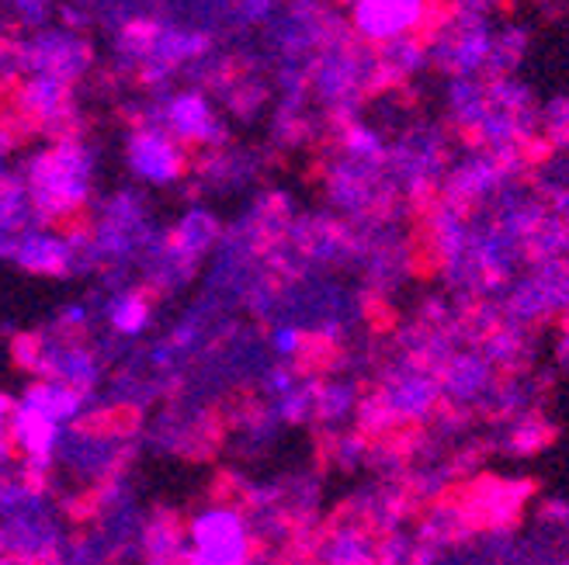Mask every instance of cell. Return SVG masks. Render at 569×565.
I'll use <instances>...</instances> for the list:
<instances>
[{
	"label": "cell",
	"mask_w": 569,
	"mask_h": 565,
	"mask_svg": "<svg viewBox=\"0 0 569 565\" xmlns=\"http://www.w3.org/2000/svg\"><path fill=\"white\" fill-rule=\"evenodd\" d=\"M448 171V139L438 125L407 129L386 153V178L392 191L413 205H431Z\"/></svg>",
	"instance_id": "cell-8"
},
{
	"label": "cell",
	"mask_w": 569,
	"mask_h": 565,
	"mask_svg": "<svg viewBox=\"0 0 569 565\" xmlns=\"http://www.w3.org/2000/svg\"><path fill=\"white\" fill-rule=\"evenodd\" d=\"M542 524L559 527L562 534L569 531V503L566 500H546L542 503Z\"/></svg>",
	"instance_id": "cell-45"
},
{
	"label": "cell",
	"mask_w": 569,
	"mask_h": 565,
	"mask_svg": "<svg viewBox=\"0 0 569 565\" xmlns=\"http://www.w3.org/2000/svg\"><path fill=\"white\" fill-rule=\"evenodd\" d=\"M337 153L348 157V160H358V163L386 167L389 143H386V135L376 125L355 119V122L337 125Z\"/></svg>",
	"instance_id": "cell-33"
},
{
	"label": "cell",
	"mask_w": 569,
	"mask_h": 565,
	"mask_svg": "<svg viewBox=\"0 0 569 565\" xmlns=\"http://www.w3.org/2000/svg\"><path fill=\"white\" fill-rule=\"evenodd\" d=\"M472 521L466 514V506L462 503H448V500H438L431 503L423 511L417 531H413V538L427 548H435V552H445V548H455V545H462L469 534H472Z\"/></svg>",
	"instance_id": "cell-25"
},
{
	"label": "cell",
	"mask_w": 569,
	"mask_h": 565,
	"mask_svg": "<svg viewBox=\"0 0 569 565\" xmlns=\"http://www.w3.org/2000/svg\"><path fill=\"white\" fill-rule=\"evenodd\" d=\"M11 115L14 122L8 129H39L49 139L77 135V104L73 88L52 77H18L11 91Z\"/></svg>",
	"instance_id": "cell-15"
},
{
	"label": "cell",
	"mask_w": 569,
	"mask_h": 565,
	"mask_svg": "<svg viewBox=\"0 0 569 565\" xmlns=\"http://www.w3.org/2000/svg\"><path fill=\"white\" fill-rule=\"evenodd\" d=\"M497 369L482 357L476 347L455 351L441 369H438V385H441V403L455 410H476L497 385Z\"/></svg>",
	"instance_id": "cell-19"
},
{
	"label": "cell",
	"mask_w": 569,
	"mask_h": 565,
	"mask_svg": "<svg viewBox=\"0 0 569 565\" xmlns=\"http://www.w3.org/2000/svg\"><path fill=\"white\" fill-rule=\"evenodd\" d=\"M39 351H42V330H24V333L11 336V361H14V369L32 375L36 364H39Z\"/></svg>",
	"instance_id": "cell-44"
},
{
	"label": "cell",
	"mask_w": 569,
	"mask_h": 565,
	"mask_svg": "<svg viewBox=\"0 0 569 565\" xmlns=\"http://www.w3.org/2000/svg\"><path fill=\"white\" fill-rule=\"evenodd\" d=\"M309 101H317L333 125L358 119V108L368 94L379 91L376 49L361 46L351 32L333 39L306 70Z\"/></svg>",
	"instance_id": "cell-4"
},
{
	"label": "cell",
	"mask_w": 569,
	"mask_h": 565,
	"mask_svg": "<svg viewBox=\"0 0 569 565\" xmlns=\"http://www.w3.org/2000/svg\"><path fill=\"white\" fill-rule=\"evenodd\" d=\"M264 347H268V357H271V361L299 364V369H302V361H309V354L327 351L323 344L309 341V333H302V330L292 326V323H281V320H274V323L268 326V333H264Z\"/></svg>",
	"instance_id": "cell-37"
},
{
	"label": "cell",
	"mask_w": 569,
	"mask_h": 565,
	"mask_svg": "<svg viewBox=\"0 0 569 565\" xmlns=\"http://www.w3.org/2000/svg\"><path fill=\"white\" fill-rule=\"evenodd\" d=\"M98 323V305L88 299H73L63 302L60 313H56V333H67V336H88V330Z\"/></svg>",
	"instance_id": "cell-41"
},
{
	"label": "cell",
	"mask_w": 569,
	"mask_h": 565,
	"mask_svg": "<svg viewBox=\"0 0 569 565\" xmlns=\"http://www.w3.org/2000/svg\"><path fill=\"white\" fill-rule=\"evenodd\" d=\"M14 56L21 77H52L70 83V88L94 67V46L88 42V36L63 24H46L39 32H28L21 42H14Z\"/></svg>",
	"instance_id": "cell-12"
},
{
	"label": "cell",
	"mask_w": 569,
	"mask_h": 565,
	"mask_svg": "<svg viewBox=\"0 0 569 565\" xmlns=\"http://www.w3.org/2000/svg\"><path fill=\"white\" fill-rule=\"evenodd\" d=\"M330 462L345 472H355L368 462V451H372V441L361 437L358 431H337L330 441Z\"/></svg>",
	"instance_id": "cell-40"
},
{
	"label": "cell",
	"mask_w": 569,
	"mask_h": 565,
	"mask_svg": "<svg viewBox=\"0 0 569 565\" xmlns=\"http://www.w3.org/2000/svg\"><path fill=\"white\" fill-rule=\"evenodd\" d=\"M427 67V42L423 36H410V39H396L376 49V70H379V91L396 88V83H407L417 73H423Z\"/></svg>",
	"instance_id": "cell-27"
},
{
	"label": "cell",
	"mask_w": 569,
	"mask_h": 565,
	"mask_svg": "<svg viewBox=\"0 0 569 565\" xmlns=\"http://www.w3.org/2000/svg\"><path fill=\"white\" fill-rule=\"evenodd\" d=\"M552 441V423L542 420L535 410L525 413V416H515V420H507V427H503V437H500V447L507 451V455H515V458H531L538 455L546 444Z\"/></svg>",
	"instance_id": "cell-35"
},
{
	"label": "cell",
	"mask_w": 569,
	"mask_h": 565,
	"mask_svg": "<svg viewBox=\"0 0 569 565\" xmlns=\"http://www.w3.org/2000/svg\"><path fill=\"white\" fill-rule=\"evenodd\" d=\"M36 222L39 219H36L24 181L8 163H0V240L18 236L21 230H28V225H36Z\"/></svg>",
	"instance_id": "cell-31"
},
{
	"label": "cell",
	"mask_w": 569,
	"mask_h": 565,
	"mask_svg": "<svg viewBox=\"0 0 569 565\" xmlns=\"http://www.w3.org/2000/svg\"><path fill=\"white\" fill-rule=\"evenodd\" d=\"M417 558V538L410 531H389L376 538V562L379 565H413Z\"/></svg>",
	"instance_id": "cell-42"
},
{
	"label": "cell",
	"mask_w": 569,
	"mask_h": 565,
	"mask_svg": "<svg viewBox=\"0 0 569 565\" xmlns=\"http://www.w3.org/2000/svg\"><path fill=\"white\" fill-rule=\"evenodd\" d=\"M11 406L14 400L8 392H0V462H11V441H8V423H11Z\"/></svg>",
	"instance_id": "cell-47"
},
{
	"label": "cell",
	"mask_w": 569,
	"mask_h": 565,
	"mask_svg": "<svg viewBox=\"0 0 569 565\" xmlns=\"http://www.w3.org/2000/svg\"><path fill=\"white\" fill-rule=\"evenodd\" d=\"M83 225H88L91 271L122 274V278H129V271L139 268L142 253H147V246L160 233L147 194H139L136 188H122L101 198L94 215L83 219Z\"/></svg>",
	"instance_id": "cell-2"
},
{
	"label": "cell",
	"mask_w": 569,
	"mask_h": 565,
	"mask_svg": "<svg viewBox=\"0 0 569 565\" xmlns=\"http://www.w3.org/2000/svg\"><path fill=\"white\" fill-rule=\"evenodd\" d=\"M348 565H379L376 558H365V562H348Z\"/></svg>",
	"instance_id": "cell-49"
},
{
	"label": "cell",
	"mask_w": 569,
	"mask_h": 565,
	"mask_svg": "<svg viewBox=\"0 0 569 565\" xmlns=\"http://www.w3.org/2000/svg\"><path fill=\"white\" fill-rule=\"evenodd\" d=\"M382 413L389 416L392 431H410L431 423L435 413L441 410V385L438 372L423 369V364L400 357L386 364V372L379 375V389L372 392Z\"/></svg>",
	"instance_id": "cell-10"
},
{
	"label": "cell",
	"mask_w": 569,
	"mask_h": 565,
	"mask_svg": "<svg viewBox=\"0 0 569 565\" xmlns=\"http://www.w3.org/2000/svg\"><path fill=\"white\" fill-rule=\"evenodd\" d=\"M441 18V0H351L348 4V32L379 49L396 39H410L431 32Z\"/></svg>",
	"instance_id": "cell-13"
},
{
	"label": "cell",
	"mask_w": 569,
	"mask_h": 565,
	"mask_svg": "<svg viewBox=\"0 0 569 565\" xmlns=\"http://www.w3.org/2000/svg\"><path fill=\"white\" fill-rule=\"evenodd\" d=\"M88 4H116V0H88Z\"/></svg>",
	"instance_id": "cell-50"
},
{
	"label": "cell",
	"mask_w": 569,
	"mask_h": 565,
	"mask_svg": "<svg viewBox=\"0 0 569 565\" xmlns=\"http://www.w3.org/2000/svg\"><path fill=\"white\" fill-rule=\"evenodd\" d=\"M337 14L320 0H289L278 4L274 18L264 24V46L278 60V70H309V63L345 36Z\"/></svg>",
	"instance_id": "cell-7"
},
{
	"label": "cell",
	"mask_w": 569,
	"mask_h": 565,
	"mask_svg": "<svg viewBox=\"0 0 569 565\" xmlns=\"http://www.w3.org/2000/svg\"><path fill=\"white\" fill-rule=\"evenodd\" d=\"M556 364L562 372H569V323L562 326V333H559V344H556Z\"/></svg>",
	"instance_id": "cell-48"
},
{
	"label": "cell",
	"mask_w": 569,
	"mask_h": 565,
	"mask_svg": "<svg viewBox=\"0 0 569 565\" xmlns=\"http://www.w3.org/2000/svg\"><path fill=\"white\" fill-rule=\"evenodd\" d=\"M167 240L178 253H184L188 261L202 268V261L222 240V219L209 205H188L167 230Z\"/></svg>",
	"instance_id": "cell-24"
},
{
	"label": "cell",
	"mask_w": 569,
	"mask_h": 565,
	"mask_svg": "<svg viewBox=\"0 0 569 565\" xmlns=\"http://www.w3.org/2000/svg\"><path fill=\"white\" fill-rule=\"evenodd\" d=\"M0 258L36 278H73L88 274V225H46L36 222L18 236L0 240Z\"/></svg>",
	"instance_id": "cell-6"
},
{
	"label": "cell",
	"mask_w": 569,
	"mask_h": 565,
	"mask_svg": "<svg viewBox=\"0 0 569 565\" xmlns=\"http://www.w3.org/2000/svg\"><path fill=\"white\" fill-rule=\"evenodd\" d=\"M302 372H306V369H299V364L271 361L268 369L261 372V379H258V389H261V395H264V403H274V400H281L284 392H292L296 382L302 379Z\"/></svg>",
	"instance_id": "cell-43"
},
{
	"label": "cell",
	"mask_w": 569,
	"mask_h": 565,
	"mask_svg": "<svg viewBox=\"0 0 569 565\" xmlns=\"http://www.w3.org/2000/svg\"><path fill=\"white\" fill-rule=\"evenodd\" d=\"M427 63L451 77H479L487 73L493 28L490 18H466V14H441L427 32Z\"/></svg>",
	"instance_id": "cell-11"
},
{
	"label": "cell",
	"mask_w": 569,
	"mask_h": 565,
	"mask_svg": "<svg viewBox=\"0 0 569 565\" xmlns=\"http://www.w3.org/2000/svg\"><path fill=\"white\" fill-rule=\"evenodd\" d=\"M126 171L142 188H178L191 171V153L153 122H136L122 143Z\"/></svg>",
	"instance_id": "cell-14"
},
{
	"label": "cell",
	"mask_w": 569,
	"mask_h": 565,
	"mask_svg": "<svg viewBox=\"0 0 569 565\" xmlns=\"http://www.w3.org/2000/svg\"><path fill=\"white\" fill-rule=\"evenodd\" d=\"M528 28L525 24H503L493 32V46H490V63L482 80H497V77H515L518 67L525 63V52H528Z\"/></svg>",
	"instance_id": "cell-34"
},
{
	"label": "cell",
	"mask_w": 569,
	"mask_h": 565,
	"mask_svg": "<svg viewBox=\"0 0 569 565\" xmlns=\"http://www.w3.org/2000/svg\"><path fill=\"white\" fill-rule=\"evenodd\" d=\"M423 236H427V250H431V258L438 261L445 281L451 285V281L459 278L462 258H466L469 212H462V209L441 202V198H435V202L427 205V215H423Z\"/></svg>",
	"instance_id": "cell-21"
},
{
	"label": "cell",
	"mask_w": 569,
	"mask_h": 565,
	"mask_svg": "<svg viewBox=\"0 0 569 565\" xmlns=\"http://www.w3.org/2000/svg\"><path fill=\"white\" fill-rule=\"evenodd\" d=\"M445 108H448V122L469 139L479 129V122L487 119V111H490L487 80H479V77H451L448 88H445Z\"/></svg>",
	"instance_id": "cell-26"
},
{
	"label": "cell",
	"mask_w": 569,
	"mask_h": 565,
	"mask_svg": "<svg viewBox=\"0 0 569 565\" xmlns=\"http://www.w3.org/2000/svg\"><path fill=\"white\" fill-rule=\"evenodd\" d=\"M153 295L142 289V285H122V289H111L104 292L101 305H98V320L108 326L111 336H119L122 344L139 341L153 330Z\"/></svg>",
	"instance_id": "cell-22"
},
{
	"label": "cell",
	"mask_w": 569,
	"mask_h": 565,
	"mask_svg": "<svg viewBox=\"0 0 569 565\" xmlns=\"http://www.w3.org/2000/svg\"><path fill=\"white\" fill-rule=\"evenodd\" d=\"M317 389H320V379L302 372V379L296 382L292 392H284L281 400L274 403H264L268 413L281 423V427H306L312 423V406H317Z\"/></svg>",
	"instance_id": "cell-36"
},
{
	"label": "cell",
	"mask_w": 569,
	"mask_h": 565,
	"mask_svg": "<svg viewBox=\"0 0 569 565\" xmlns=\"http://www.w3.org/2000/svg\"><path fill=\"white\" fill-rule=\"evenodd\" d=\"M136 447L139 434L126 427L116 410H101L63 431L56 447V472L70 475L80 490H94L129 468Z\"/></svg>",
	"instance_id": "cell-3"
},
{
	"label": "cell",
	"mask_w": 569,
	"mask_h": 565,
	"mask_svg": "<svg viewBox=\"0 0 569 565\" xmlns=\"http://www.w3.org/2000/svg\"><path fill=\"white\" fill-rule=\"evenodd\" d=\"M188 565H258L261 545L237 500H212L184 521Z\"/></svg>",
	"instance_id": "cell-5"
},
{
	"label": "cell",
	"mask_w": 569,
	"mask_h": 565,
	"mask_svg": "<svg viewBox=\"0 0 569 565\" xmlns=\"http://www.w3.org/2000/svg\"><path fill=\"white\" fill-rule=\"evenodd\" d=\"M476 351L493 364L497 375H525V364L531 357L528 330L500 323L490 336H482Z\"/></svg>",
	"instance_id": "cell-29"
},
{
	"label": "cell",
	"mask_w": 569,
	"mask_h": 565,
	"mask_svg": "<svg viewBox=\"0 0 569 565\" xmlns=\"http://www.w3.org/2000/svg\"><path fill=\"white\" fill-rule=\"evenodd\" d=\"M521 261L528 268L552 264V261H569V225L549 212L542 222H538V230L521 243Z\"/></svg>",
	"instance_id": "cell-32"
},
{
	"label": "cell",
	"mask_w": 569,
	"mask_h": 565,
	"mask_svg": "<svg viewBox=\"0 0 569 565\" xmlns=\"http://www.w3.org/2000/svg\"><path fill=\"white\" fill-rule=\"evenodd\" d=\"M111 565H126V562H111Z\"/></svg>",
	"instance_id": "cell-51"
},
{
	"label": "cell",
	"mask_w": 569,
	"mask_h": 565,
	"mask_svg": "<svg viewBox=\"0 0 569 565\" xmlns=\"http://www.w3.org/2000/svg\"><path fill=\"white\" fill-rule=\"evenodd\" d=\"M108 372V361L98 344H91L88 336H67L56 330H42V351L32 379H49L63 382L83 395H98L101 382Z\"/></svg>",
	"instance_id": "cell-16"
},
{
	"label": "cell",
	"mask_w": 569,
	"mask_h": 565,
	"mask_svg": "<svg viewBox=\"0 0 569 565\" xmlns=\"http://www.w3.org/2000/svg\"><path fill=\"white\" fill-rule=\"evenodd\" d=\"M361 403V385L348 375L320 379L317 389V406H312V423H320L323 431H345L355 420V410Z\"/></svg>",
	"instance_id": "cell-28"
},
{
	"label": "cell",
	"mask_w": 569,
	"mask_h": 565,
	"mask_svg": "<svg viewBox=\"0 0 569 565\" xmlns=\"http://www.w3.org/2000/svg\"><path fill=\"white\" fill-rule=\"evenodd\" d=\"M538 129L546 132V143L552 153H569V94L538 108Z\"/></svg>",
	"instance_id": "cell-39"
},
{
	"label": "cell",
	"mask_w": 569,
	"mask_h": 565,
	"mask_svg": "<svg viewBox=\"0 0 569 565\" xmlns=\"http://www.w3.org/2000/svg\"><path fill=\"white\" fill-rule=\"evenodd\" d=\"M139 122H153L167 135H174L184 150H222L230 143V125L219 115V104L209 91L202 88H174V91H160L147 111H142Z\"/></svg>",
	"instance_id": "cell-9"
},
{
	"label": "cell",
	"mask_w": 569,
	"mask_h": 565,
	"mask_svg": "<svg viewBox=\"0 0 569 565\" xmlns=\"http://www.w3.org/2000/svg\"><path fill=\"white\" fill-rule=\"evenodd\" d=\"M253 174H258V160L247 150L222 147V150L202 153V163H198V178H202L206 188H216V191H233L247 184Z\"/></svg>",
	"instance_id": "cell-30"
},
{
	"label": "cell",
	"mask_w": 569,
	"mask_h": 565,
	"mask_svg": "<svg viewBox=\"0 0 569 565\" xmlns=\"http://www.w3.org/2000/svg\"><path fill=\"white\" fill-rule=\"evenodd\" d=\"M18 178L32 198L36 219L46 225L83 222L94 202L98 150L80 135L49 139L36 153H28L18 167Z\"/></svg>",
	"instance_id": "cell-1"
},
{
	"label": "cell",
	"mask_w": 569,
	"mask_h": 565,
	"mask_svg": "<svg viewBox=\"0 0 569 565\" xmlns=\"http://www.w3.org/2000/svg\"><path fill=\"white\" fill-rule=\"evenodd\" d=\"M14 403L42 413L60 431H70V427H77L80 420H88V416L104 410L101 395H83V392H77V389H70L63 382H49V379H32L18 392Z\"/></svg>",
	"instance_id": "cell-20"
},
{
	"label": "cell",
	"mask_w": 569,
	"mask_h": 565,
	"mask_svg": "<svg viewBox=\"0 0 569 565\" xmlns=\"http://www.w3.org/2000/svg\"><path fill=\"white\" fill-rule=\"evenodd\" d=\"M497 8V0H448L451 14H466V18H490Z\"/></svg>",
	"instance_id": "cell-46"
},
{
	"label": "cell",
	"mask_w": 569,
	"mask_h": 565,
	"mask_svg": "<svg viewBox=\"0 0 569 565\" xmlns=\"http://www.w3.org/2000/svg\"><path fill=\"white\" fill-rule=\"evenodd\" d=\"M0 11L14 24H21L24 32H39V28L52 24L60 0H0Z\"/></svg>",
	"instance_id": "cell-38"
},
{
	"label": "cell",
	"mask_w": 569,
	"mask_h": 565,
	"mask_svg": "<svg viewBox=\"0 0 569 565\" xmlns=\"http://www.w3.org/2000/svg\"><path fill=\"white\" fill-rule=\"evenodd\" d=\"M219 427L216 416L202 403H181L174 410H167L153 427L147 444L167 455H184V458H209V451L216 447Z\"/></svg>",
	"instance_id": "cell-18"
},
{
	"label": "cell",
	"mask_w": 569,
	"mask_h": 565,
	"mask_svg": "<svg viewBox=\"0 0 569 565\" xmlns=\"http://www.w3.org/2000/svg\"><path fill=\"white\" fill-rule=\"evenodd\" d=\"M507 184H515V178L507 174V167L493 153L469 150L462 160L448 163L441 188H438V198L472 215V212L487 209Z\"/></svg>",
	"instance_id": "cell-17"
},
{
	"label": "cell",
	"mask_w": 569,
	"mask_h": 565,
	"mask_svg": "<svg viewBox=\"0 0 569 565\" xmlns=\"http://www.w3.org/2000/svg\"><path fill=\"white\" fill-rule=\"evenodd\" d=\"M139 565H188V538H184V521L160 506V511L147 514L139 534Z\"/></svg>",
	"instance_id": "cell-23"
}]
</instances>
